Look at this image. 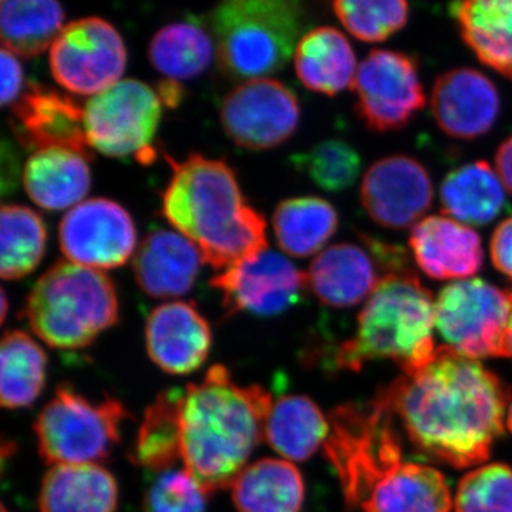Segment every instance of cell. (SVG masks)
<instances>
[{"mask_svg": "<svg viewBox=\"0 0 512 512\" xmlns=\"http://www.w3.org/2000/svg\"><path fill=\"white\" fill-rule=\"evenodd\" d=\"M292 163L308 175L312 183L328 192L348 190L362 170L359 153L340 140L322 141L311 150L293 156Z\"/></svg>", "mask_w": 512, "mask_h": 512, "instance_id": "8d00e7d4", "label": "cell"}, {"mask_svg": "<svg viewBox=\"0 0 512 512\" xmlns=\"http://www.w3.org/2000/svg\"><path fill=\"white\" fill-rule=\"evenodd\" d=\"M357 116L375 133L402 130L426 104L414 57L375 49L357 69L352 84Z\"/></svg>", "mask_w": 512, "mask_h": 512, "instance_id": "7c38bea8", "label": "cell"}, {"mask_svg": "<svg viewBox=\"0 0 512 512\" xmlns=\"http://www.w3.org/2000/svg\"><path fill=\"white\" fill-rule=\"evenodd\" d=\"M202 258L180 232L156 229L141 242L133 256V272L141 291L151 298H178L191 291Z\"/></svg>", "mask_w": 512, "mask_h": 512, "instance_id": "7402d4cb", "label": "cell"}, {"mask_svg": "<svg viewBox=\"0 0 512 512\" xmlns=\"http://www.w3.org/2000/svg\"><path fill=\"white\" fill-rule=\"evenodd\" d=\"M6 311H8V301H6L5 291H2V320L6 318Z\"/></svg>", "mask_w": 512, "mask_h": 512, "instance_id": "bcb514c9", "label": "cell"}, {"mask_svg": "<svg viewBox=\"0 0 512 512\" xmlns=\"http://www.w3.org/2000/svg\"><path fill=\"white\" fill-rule=\"evenodd\" d=\"M87 158L66 148L37 150L23 167V187L30 200L49 211L83 202L92 184Z\"/></svg>", "mask_w": 512, "mask_h": 512, "instance_id": "603a6c76", "label": "cell"}, {"mask_svg": "<svg viewBox=\"0 0 512 512\" xmlns=\"http://www.w3.org/2000/svg\"><path fill=\"white\" fill-rule=\"evenodd\" d=\"M276 242L285 254L306 258L319 252L335 235L338 212L319 197L288 198L272 217Z\"/></svg>", "mask_w": 512, "mask_h": 512, "instance_id": "4dcf8cb0", "label": "cell"}, {"mask_svg": "<svg viewBox=\"0 0 512 512\" xmlns=\"http://www.w3.org/2000/svg\"><path fill=\"white\" fill-rule=\"evenodd\" d=\"M434 303L409 269L384 276L357 316L355 335L336 352V365L359 372L366 363L389 359L403 373L426 365L437 349Z\"/></svg>", "mask_w": 512, "mask_h": 512, "instance_id": "5b68a950", "label": "cell"}, {"mask_svg": "<svg viewBox=\"0 0 512 512\" xmlns=\"http://www.w3.org/2000/svg\"><path fill=\"white\" fill-rule=\"evenodd\" d=\"M393 419L379 397L343 404L330 414L323 450L346 505L360 512H450L446 478L436 468L406 460Z\"/></svg>", "mask_w": 512, "mask_h": 512, "instance_id": "7a4b0ae2", "label": "cell"}, {"mask_svg": "<svg viewBox=\"0 0 512 512\" xmlns=\"http://www.w3.org/2000/svg\"><path fill=\"white\" fill-rule=\"evenodd\" d=\"M2 512H8V510H6V507L2 508Z\"/></svg>", "mask_w": 512, "mask_h": 512, "instance_id": "c3c4849f", "label": "cell"}, {"mask_svg": "<svg viewBox=\"0 0 512 512\" xmlns=\"http://www.w3.org/2000/svg\"><path fill=\"white\" fill-rule=\"evenodd\" d=\"M511 313L512 292L477 278L444 286L434 303L441 338L448 348L473 360L508 357Z\"/></svg>", "mask_w": 512, "mask_h": 512, "instance_id": "9c48e42d", "label": "cell"}, {"mask_svg": "<svg viewBox=\"0 0 512 512\" xmlns=\"http://www.w3.org/2000/svg\"><path fill=\"white\" fill-rule=\"evenodd\" d=\"M456 512H512V468L488 464L470 471L457 488Z\"/></svg>", "mask_w": 512, "mask_h": 512, "instance_id": "74e56055", "label": "cell"}, {"mask_svg": "<svg viewBox=\"0 0 512 512\" xmlns=\"http://www.w3.org/2000/svg\"><path fill=\"white\" fill-rule=\"evenodd\" d=\"M490 254L495 268L512 279V217L501 222L495 229Z\"/></svg>", "mask_w": 512, "mask_h": 512, "instance_id": "60d3db41", "label": "cell"}, {"mask_svg": "<svg viewBox=\"0 0 512 512\" xmlns=\"http://www.w3.org/2000/svg\"><path fill=\"white\" fill-rule=\"evenodd\" d=\"M0 160H2L0 183H2L3 197H6L9 192L15 190L19 174V158L6 138H3L2 147H0Z\"/></svg>", "mask_w": 512, "mask_h": 512, "instance_id": "b9f144b4", "label": "cell"}, {"mask_svg": "<svg viewBox=\"0 0 512 512\" xmlns=\"http://www.w3.org/2000/svg\"><path fill=\"white\" fill-rule=\"evenodd\" d=\"M165 158L173 168L163 192L165 220L198 248L204 264L225 271L268 249L264 215L248 205L225 161Z\"/></svg>", "mask_w": 512, "mask_h": 512, "instance_id": "277c9868", "label": "cell"}, {"mask_svg": "<svg viewBox=\"0 0 512 512\" xmlns=\"http://www.w3.org/2000/svg\"><path fill=\"white\" fill-rule=\"evenodd\" d=\"M365 247L332 245L320 252L308 271V285L323 305L345 309L359 305L390 275L379 256L363 239Z\"/></svg>", "mask_w": 512, "mask_h": 512, "instance_id": "ffe728a7", "label": "cell"}, {"mask_svg": "<svg viewBox=\"0 0 512 512\" xmlns=\"http://www.w3.org/2000/svg\"><path fill=\"white\" fill-rule=\"evenodd\" d=\"M210 323L194 302H168L157 306L146 323L148 356L168 375H190L210 353Z\"/></svg>", "mask_w": 512, "mask_h": 512, "instance_id": "d6986e66", "label": "cell"}, {"mask_svg": "<svg viewBox=\"0 0 512 512\" xmlns=\"http://www.w3.org/2000/svg\"><path fill=\"white\" fill-rule=\"evenodd\" d=\"M127 416L113 397L93 402L72 384H60L35 421L40 457L52 466L99 464L120 443Z\"/></svg>", "mask_w": 512, "mask_h": 512, "instance_id": "ba28073f", "label": "cell"}, {"mask_svg": "<svg viewBox=\"0 0 512 512\" xmlns=\"http://www.w3.org/2000/svg\"><path fill=\"white\" fill-rule=\"evenodd\" d=\"M210 285L221 293L227 316L239 312L279 315L301 301L309 286L308 274L271 249L225 269L211 279Z\"/></svg>", "mask_w": 512, "mask_h": 512, "instance_id": "5bb4252c", "label": "cell"}, {"mask_svg": "<svg viewBox=\"0 0 512 512\" xmlns=\"http://www.w3.org/2000/svg\"><path fill=\"white\" fill-rule=\"evenodd\" d=\"M231 495L238 512H301L305 483L291 461L261 458L239 473Z\"/></svg>", "mask_w": 512, "mask_h": 512, "instance_id": "4316f807", "label": "cell"}, {"mask_svg": "<svg viewBox=\"0 0 512 512\" xmlns=\"http://www.w3.org/2000/svg\"><path fill=\"white\" fill-rule=\"evenodd\" d=\"M47 356L22 330L6 332L0 346V403L15 410L35 403L45 389Z\"/></svg>", "mask_w": 512, "mask_h": 512, "instance_id": "d6a6232c", "label": "cell"}, {"mask_svg": "<svg viewBox=\"0 0 512 512\" xmlns=\"http://www.w3.org/2000/svg\"><path fill=\"white\" fill-rule=\"evenodd\" d=\"M49 63L53 79L64 90L96 96L120 82L127 49L110 22L90 16L64 26L50 47Z\"/></svg>", "mask_w": 512, "mask_h": 512, "instance_id": "8fae6325", "label": "cell"}, {"mask_svg": "<svg viewBox=\"0 0 512 512\" xmlns=\"http://www.w3.org/2000/svg\"><path fill=\"white\" fill-rule=\"evenodd\" d=\"M45 222L22 205H3L0 211V276L16 281L32 274L46 252Z\"/></svg>", "mask_w": 512, "mask_h": 512, "instance_id": "e575fe53", "label": "cell"}, {"mask_svg": "<svg viewBox=\"0 0 512 512\" xmlns=\"http://www.w3.org/2000/svg\"><path fill=\"white\" fill-rule=\"evenodd\" d=\"M433 197L429 171L407 156L376 161L367 168L360 187L366 214L380 227L393 231L414 227L430 210Z\"/></svg>", "mask_w": 512, "mask_h": 512, "instance_id": "2e32d148", "label": "cell"}, {"mask_svg": "<svg viewBox=\"0 0 512 512\" xmlns=\"http://www.w3.org/2000/svg\"><path fill=\"white\" fill-rule=\"evenodd\" d=\"M495 168L505 190L512 194V136L498 147L495 154Z\"/></svg>", "mask_w": 512, "mask_h": 512, "instance_id": "7bdbcfd3", "label": "cell"}, {"mask_svg": "<svg viewBox=\"0 0 512 512\" xmlns=\"http://www.w3.org/2000/svg\"><path fill=\"white\" fill-rule=\"evenodd\" d=\"M430 104L434 121L444 134L476 140L494 127L501 100L497 87L484 73L460 67L437 77Z\"/></svg>", "mask_w": 512, "mask_h": 512, "instance_id": "ac0fdd59", "label": "cell"}, {"mask_svg": "<svg viewBox=\"0 0 512 512\" xmlns=\"http://www.w3.org/2000/svg\"><path fill=\"white\" fill-rule=\"evenodd\" d=\"M12 130L19 143L33 150L66 148L92 160L84 127V107L69 94L30 83L12 104Z\"/></svg>", "mask_w": 512, "mask_h": 512, "instance_id": "e0dca14e", "label": "cell"}, {"mask_svg": "<svg viewBox=\"0 0 512 512\" xmlns=\"http://www.w3.org/2000/svg\"><path fill=\"white\" fill-rule=\"evenodd\" d=\"M212 55L211 33L194 22L163 26L148 46V57L154 69L175 82L200 76L211 63Z\"/></svg>", "mask_w": 512, "mask_h": 512, "instance_id": "836d02e7", "label": "cell"}, {"mask_svg": "<svg viewBox=\"0 0 512 512\" xmlns=\"http://www.w3.org/2000/svg\"><path fill=\"white\" fill-rule=\"evenodd\" d=\"M507 426H508V429H510V431L512 433V403H511L510 409H508V412H507Z\"/></svg>", "mask_w": 512, "mask_h": 512, "instance_id": "7dc6e473", "label": "cell"}, {"mask_svg": "<svg viewBox=\"0 0 512 512\" xmlns=\"http://www.w3.org/2000/svg\"><path fill=\"white\" fill-rule=\"evenodd\" d=\"M158 96H160L163 104L175 106L181 99V86L175 80L167 79L165 82L158 84Z\"/></svg>", "mask_w": 512, "mask_h": 512, "instance_id": "ee69618b", "label": "cell"}, {"mask_svg": "<svg viewBox=\"0 0 512 512\" xmlns=\"http://www.w3.org/2000/svg\"><path fill=\"white\" fill-rule=\"evenodd\" d=\"M450 13L478 60L512 80V0L451 3Z\"/></svg>", "mask_w": 512, "mask_h": 512, "instance_id": "484cf974", "label": "cell"}, {"mask_svg": "<svg viewBox=\"0 0 512 512\" xmlns=\"http://www.w3.org/2000/svg\"><path fill=\"white\" fill-rule=\"evenodd\" d=\"M220 117L225 133L237 146L264 151L293 136L301 107L288 86L265 77L235 86L222 100Z\"/></svg>", "mask_w": 512, "mask_h": 512, "instance_id": "4fadbf2b", "label": "cell"}, {"mask_svg": "<svg viewBox=\"0 0 512 512\" xmlns=\"http://www.w3.org/2000/svg\"><path fill=\"white\" fill-rule=\"evenodd\" d=\"M0 72H2V104L16 103L22 93L23 73L18 57L2 47L0 52Z\"/></svg>", "mask_w": 512, "mask_h": 512, "instance_id": "ab89813d", "label": "cell"}, {"mask_svg": "<svg viewBox=\"0 0 512 512\" xmlns=\"http://www.w3.org/2000/svg\"><path fill=\"white\" fill-rule=\"evenodd\" d=\"M272 396L241 386L222 365L185 387L181 402L185 470L208 495L231 488L251 454L265 441Z\"/></svg>", "mask_w": 512, "mask_h": 512, "instance_id": "3957f363", "label": "cell"}, {"mask_svg": "<svg viewBox=\"0 0 512 512\" xmlns=\"http://www.w3.org/2000/svg\"><path fill=\"white\" fill-rule=\"evenodd\" d=\"M332 8L350 35L366 43L384 42L409 20L404 0H338Z\"/></svg>", "mask_w": 512, "mask_h": 512, "instance_id": "d590c367", "label": "cell"}, {"mask_svg": "<svg viewBox=\"0 0 512 512\" xmlns=\"http://www.w3.org/2000/svg\"><path fill=\"white\" fill-rule=\"evenodd\" d=\"M136 242L133 218L107 198L80 202L59 225V245L67 261L99 271L126 264Z\"/></svg>", "mask_w": 512, "mask_h": 512, "instance_id": "9a60e30c", "label": "cell"}, {"mask_svg": "<svg viewBox=\"0 0 512 512\" xmlns=\"http://www.w3.org/2000/svg\"><path fill=\"white\" fill-rule=\"evenodd\" d=\"M119 316V296L109 275L70 261L56 262L40 276L23 308L37 338L63 350L92 345Z\"/></svg>", "mask_w": 512, "mask_h": 512, "instance_id": "8992f818", "label": "cell"}, {"mask_svg": "<svg viewBox=\"0 0 512 512\" xmlns=\"http://www.w3.org/2000/svg\"><path fill=\"white\" fill-rule=\"evenodd\" d=\"M409 245L421 272L436 281H464L483 268L480 235L453 218L441 215L423 218L414 225Z\"/></svg>", "mask_w": 512, "mask_h": 512, "instance_id": "44dd1931", "label": "cell"}, {"mask_svg": "<svg viewBox=\"0 0 512 512\" xmlns=\"http://www.w3.org/2000/svg\"><path fill=\"white\" fill-rule=\"evenodd\" d=\"M377 397L419 453L467 468L487 461L504 433L510 389L477 360L441 346Z\"/></svg>", "mask_w": 512, "mask_h": 512, "instance_id": "6da1fadb", "label": "cell"}, {"mask_svg": "<svg viewBox=\"0 0 512 512\" xmlns=\"http://www.w3.org/2000/svg\"><path fill=\"white\" fill-rule=\"evenodd\" d=\"M441 210L461 224L484 227L507 205L500 177L487 161H476L451 171L440 188Z\"/></svg>", "mask_w": 512, "mask_h": 512, "instance_id": "f1b7e54d", "label": "cell"}, {"mask_svg": "<svg viewBox=\"0 0 512 512\" xmlns=\"http://www.w3.org/2000/svg\"><path fill=\"white\" fill-rule=\"evenodd\" d=\"M163 111L156 90L136 79L120 80L84 106V127L93 150L107 157L150 153Z\"/></svg>", "mask_w": 512, "mask_h": 512, "instance_id": "30bf717a", "label": "cell"}, {"mask_svg": "<svg viewBox=\"0 0 512 512\" xmlns=\"http://www.w3.org/2000/svg\"><path fill=\"white\" fill-rule=\"evenodd\" d=\"M293 60L303 86L330 97L352 87L359 69L349 40L330 26H320L303 35Z\"/></svg>", "mask_w": 512, "mask_h": 512, "instance_id": "d4e9b609", "label": "cell"}, {"mask_svg": "<svg viewBox=\"0 0 512 512\" xmlns=\"http://www.w3.org/2000/svg\"><path fill=\"white\" fill-rule=\"evenodd\" d=\"M507 353H508V356L512 357V313H511L510 325H508V332H507Z\"/></svg>", "mask_w": 512, "mask_h": 512, "instance_id": "f6af8a7d", "label": "cell"}, {"mask_svg": "<svg viewBox=\"0 0 512 512\" xmlns=\"http://www.w3.org/2000/svg\"><path fill=\"white\" fill-rule=\"evenodd\" d=\"M64 10L53 0H2L0 39L15 56L36 57L52 47L64 26Z\"/></svg>", "mask_w": 512, "mask_h": 512, "instance_id": "1f68e13d", "label": "cell"}, {"mask_svg": "<svg viewBox=\"0 0 512 512\" xmlns=\"http://www.w3.org/2000/svg\"><path fill=\"white\" fill-rule=\"evenodd\" d=\"M303 20L296 0H229L208 15L222 72L234 79H265L295 55Z\"/></svg>", "mask_w": 512, "mask_h": 512, "instance_id": "52a82bcc", "label": "cell"}, {"mask_svg": "<svg viewBox=\"0 0 512 512\" xmlns=\"http://www.w3.org/2000/svg\"><path fill=\"white\" fill-rule=\"evenodd\" d=\"M183 394L181 389L164 390L147 407L131 451V460L136 466L164 473L183 460Z\"/></svg>", "mask_w": 512, "mask_h": 512, "instance_id": "f546056e", "label": "cell"}, {"mask_svg": "<svg viewBox=\"0 0 512 512\" xmlns=\"http://www.w3.org/2000/svg\"><path fill=\"white\" fill-rule=\"evenodd\" d=\"M119 485L100 464L52 466L42 481L40 512H116Z\"/></svg>", "mask_w": 512, "mask_h": 512, "instance_id": "cb8c5ba5", "label": "cell"}, {"mask_svg": "<svg viewBox=\"0 0 512 512\" xmlns=\"http://www.w3.org/2000/svg\"><path fill=\"white\" fill-rule=\"evenodd\" d=\"M207 498L185 468L168 470L148 488L144 512H207Z\"/></svg>", "mask_w": 512, "mask_h": 512, "instance_id": "f35d334b", "label": "cell"}, {"mask_svg": "<svg viewBox=\"0 0 512 512\" xmlns=\"http://www.w3.org/2000/svg\"><path fill=\"white\" fill-rule=\"evenodd\" d=\"M330 423L318 404L301 394L272 403L265 424V441L288 461H306L325 446Z\"/></svg>", "mask_w": 512, "mask_h": 512, "instance_id": "83f0119b", "label": "cell"}]
</instances>
